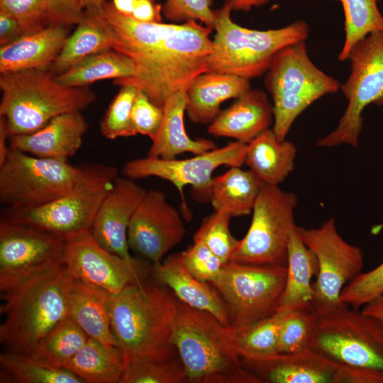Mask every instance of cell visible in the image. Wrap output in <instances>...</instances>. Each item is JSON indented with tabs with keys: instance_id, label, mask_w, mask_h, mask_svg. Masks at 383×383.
<instances>
[{
	"instance_id": "cell-1",
	"label": "cell",
	"mask_w": 383,
	"mask_h": 383,
	"mask_svg": "<svg viewBox=\"0 0 383 383\" xmlns=\"http://www.w3.org/2000/svg\"><path fill=\"white\" fill-rule=\"evenodd\" d=\"M101 11L115 35L113 50L133 62L134 73L115 79L114 84H131L163 108L173 94L187 91L194 79L206 72L212 51L210 28L196 21L180 24L144 23L118 12L105 1Z\"/></svg>"
},
{
	"instance_id": "cell-2",
	"label": "cell",
	"mask_w": 383,
	"mask_h": 383,
	"mask_svg": "<svg viewBox=\"0 0 383 383\" xmlns=\"http://www.w3.org/2000/svg\"><path fill=\"white\" fill-rule=\"evenodd\" d=\"M172 342L189 383H260L237 351L235 330L211 313L178 299L167 288Z\"/></svg>"
},
{
	"instance_id": "cell-3",
	"label": "cell",
	"mask_w": 383,
	"mask_h": 383,
	"mask_svg": "<svg viewBox=\"0 0 383 383\" xmlns=\"http://www.w3.org/2000/svg\"><path fill=\"white\" fill-rule=\"evenodd\" d=\"M73 277L64 265L31 275L1 291L0 342L6 351L27 353L70 316Z\"/></svg>"
},
{
	"instance_id": "cell-4",
	"label": "cell",
	"mask_w": 383,
	"mask_h": 383,
	"mask_svg": "<svg viewBox=\"0 0 383 383\" xmlns=\"http://www.w3.org/2000/svg\"><path fill=\"white\" fill-rule=\"evenodd\" d=\"M0 89V116L10 137L33 133L59 115L82 112L96 99L88 87L65 86L43 70L1 73Z\"/></svg>"
},
{
	"instance_id": "cell-5",
	"label": "cell",
	"mask_w": 383,
	"mask_h": 383,
	"mask_svg": "<svg viewBox=\"0 0 383 383\" xmlns=\"http://www.w3.org/2000/svg\"><path fill=\"white\" fill-rule=\"evenodd\" d=\"M166 295L165 286L144 280L113 294L111 329L124 366L137 360L178 356L172 342Z\"/></svg>"
},
{
	"instance_id": "cell-6",
	"label": "cell",
	"mask_w": 383,
	"mask_h": 383,
	"mask_svg": "<svg viewBox=\"0 0 383 383\" xmlns=\"http://www.w3.org/2000/svg\"><path fill=\"white\" fill-rule=\"evenodd\" d=\"M231 11L227 4L214 10L216 34L206 72L230 74L248 79L261 77L269 70L280 50L306 40L309 36V26L303 20L280 28L254 30L234 23Z\"/></svg>"
},
{
	"instance_id": "cell-7",
	"label": "cell",
	"mask_w": 383,
	"mask_h": 383,
	"mask_svg": "<svg viewBox=\"0 0 383 383\" xmlns=\"http://www.w3.org/2000/svg\"><path fill=\"white\" fill-rule=\"evenodd\" d=\"M265 84L272 99V130L285 140L297 117L313 102L340 89L335 78L310 59L306 40L283 48L274 57Z\"/></svg>"
},
{
	"instance_id": "cell-8",
	"label": "cell",
	"mask_w": 383,
	"mask_h": 383,
	"mask_svg": "<svg viewBox=\"0 0 383 383\" xmlns=\"http://www.w3.org/2000/svg\"><path fill=\"white\" fill-rule=\"evenodd\" d=\"M309 348L342 366L383 372V321L347 305L316 313Z\"/></svg>"
},
{
	"instance_id": "cell-9",
	"label": "cell",
	"mask_w": 383,
	"mask_h": 383,
	"mask_svg": "<svg viewBox=\"0 0 383 383\" xmlns=\"http://www.w3.org/2000/svg\"><path fill=\"white\" fill-rule=\"evenodd\" d=\"M84 165L68 160L38 157L10 148L0 165V203L4 209H26L45 205L74 190Z\"/></svg>"
},
{
	"instance_id": "cell-10",
	"label": "cell",
	"mask_w": 383,
	"mask_h": 383,
	"mask_svg": "<svg viewBox=\"0 0 383 383\" xmlns=\"http://www.w3.org/2000/svg\"><path fill=\"white\" fill-rule=\"evenodd\" d=\"M77 187L45 205L26 209H4L2 217L62 238L91 229L95 215L118 175L111 166L84 164Z\"/></svg>"
},
{
	"instance_id": "cell-11",
	"label": "cell",
	"mask_w": 383,
	"mask_h": 383,
	"mask_svg": "<svg viewBox=\"0 0 383 383\" xmlns=\"http://www.w3.org/2000/svg\"><path fill=\"white\" fill-rule=\"evenodd\" d=\"M347 60L350 73L340 89L348 106L335 128L316 141L320 148L357 147L364 109L372 104L383 105V31H373L356 43Z\"/></svg>"
},
{
	"instance_id": "cell-12",
	"label": "cell",
	"mask_w": 383,
	"mask_h": 383,
	"mask_svg": "<svg viewBox=\"0 0 383 383\" xmlns=\"http://www.w3.org/2000/svg\"><path fill=\"white\" fill-rule=\"evenodd\" d=\"M287 277V266L230 261L211 285L223 299L230 326L245 329L277 311Z\"/></svg>"
},
{
	"instance_id": "cell-13",
	"label": "cell",
	"mask_w": 383,
	"mask_h": 383,
	"mask_svg": "<svg viewBox=\"0 0 383 383\" xmlns=\"http://www.w3.org/2000/svg\"><path fill=\"white\" fill-rule=\"evenodd\" d=\"M297 196L279 185L262 184L249 229L231 261L287 266L289 235L296 226Z\"/></svg>"
},
{
	"instance_id": "cell-14",
	"label": "cell",
	"mask_w": 383,
	"mask_h": 383,
	"mask_svg": "<svg viewBox=\"0 0 383 383\" xmlns=\"http://www.w3.org/2000/svg\"><path fill=\"white\" fill-rule=\"evenodd\" d=\"M298 229L317 261L316 279L313 284V309L318 313L345 305L340 301V294L362 272L364 254L361 248L340 235L333 218L317 228L298 226Z\"/></svg>"
},
{
	"instance_id": "cell-15",
	"label": "cell",
	"mask_w": 383,
	"mask_h": 383,
	"mask_svg": "<svg viewBox=\"0 0 383 383\" xmlns=\"http://www.w3.org/2000/svg\"><path fill=\"white\" fill-rule=\"evenodd\" d=\"M247 144L233 141L187 159H161L147 156L127 162L122 169L123 176L133 179L156 177L171 182L181 195L187 218L190 213L183 190L190 185L197 196L210 199L212 174L219 167H240L245 163Z\"/></svg>"
},
{
	"instance_id": "cell-16",
	"label": "cell",
	"mask_w": 383,
	"mask_h": 383,
	"mask_svg": "<svg viewBox=\"0 0 383 383\" xmlns=\"http://www.w3.org/2000/svg\"><path fill=\"white\" fill-rule=\"evenodd\" d=\"M65 238L11 221H0V290L38 272L63 265Z\"/></svg>"
},
{
	"instance_id": "cell-17",
	"label": "cell",
	"mask_w": 383,
	"mask_h": 383,
	"mask_svg": "<svg viewBox=\"0 0 383 383\" xmlns=\"http://www.w3.org/2000/svg\"><path fill=\"white\" fill-rule=\"evenodd\" d=\"M62 262L70 274L102 288L112 294L143 280L137 260L129 261L100 245L90 229L65 238Z\"/></svg>"
},
{
	"instance_id": "cell-18",
	"label": "cell",
	"mask_w": 383,
	"mask_h": 383,
	"mask_svg": "<svg viewBox=\"0 0 383 383\" xmlns=\"http://www.w3.org/2000/svg\"><path fill=\"white\" fill-rule=\"evenodd\" d=\"M186 233L177 210L162 191H146L135 211L128 229L129 248L152 261L163 257L183 240Z\"/></svg>"
},
{
	"instance_id": "cell-19",
	"label": "cell",
	"mask_w": 383,
	"mask_h": 383,
	"mask_svg": "<svg viewBox=\"0 0 383 383\" xmlns=\"http://www.w3.org/2000/svg\"><path fill=\"white\" fill-rule=\"evenodd\" d=\"M146 190L134 179L118 176L94 218L91 233L111 253L135 261L129 252L128 229Z\"/></svg>"
},
{
	"instance_id": "cell-20",
	"label": "cell",
	"mask_w": 383,
	"mask_h": 383,
	"mask_svg": "<svg viewBox=\"0 0 383 383\" xmlns=\"http://www.w3.org/2000/svg\"><path fill=\"white\" fill-rule=\"evenodd\" d=\"M88 123L81 111L59 115L40 129L10 137V148L43 158L68 160L80 148Z\"/></svg>"
},
{
	"instance_id": "cell-21",
	"label": "cell",
	"mask_w": 383,
	"mask_h": 383,
	"mask_svg": "<svg viewBox=\"0 0 383 383\" xmlns=\"http://www.w3.org/2000/svg\"><path fill=\"white\" fill-rule=\"evenodd\" d=\"M236 99L218 113L209 124L208 132L248 144L273 125V106L260 89H250Z\"/></svg>"
},
{
	"instance_id": "cell-22",
	"label": "cell",
	"mask_w": 383,
	"mask_h": 383,
	"mask_svg": "<svg viewBox=\"0 0 383 383\" xmlns=\"http://www.w3.org/2000/svg\"><path fill=\"white\" fill-rule=\"evenodd\" d=\"M153 273L158 283L168 288L181 301L207 311L223 324L230 326L228 308L222 296L214 287L189 272L180 252L154 265Z\"/></svg>"
},
{
	"instance_id": "cell-23",
	"label": "cell",
	"mask_w": 383,
	"mask_h": 383,
	"mask_svg": "<svg viewBox=\"0 0 383 383\" xmlns=\"http://www.w3.org/2000/svg\"><path fill=\"white\" fill-rule=\"evenodd\" d=\"M246 365L261 382L270 383H332L338 367L311 349Z\"/></svg>"
},
{
	"instance_id": "cell-24",
	"label": "cell",
	"mask_w": 383,
	"mask_h": 383,
	"mask_svg": "<svg viewBox=\"0 0 383 383\" xmlns=\"http://www.w3.org/2000/svg\"><path fill=\"white\" fill-rule=\"evenodd\" d=\"M68 27L47 26L1 47L0 73L24 70H49L68 38Z\"/></svg>"
},
{
	"instance_id": "cell-25",
	"label": "cell",
	"mask_w": 383,
	"mask_h": 383,
	"mask_svg": "<svg viewBox=\"0 0 383 383\" xmlns=\"http://www.w3.org/2000/svg\"><path fill=\"white\" fill-rule=\"evenodd\" d=\"M112 296L102 288L73 278L68 296L69 315L89 337L118 346L111 329Z\"/></svg>"
},
{
	"instance_id": "cell-26",
	"label": "cell",
	"mask_w": 383,
	"mask_h": 383,
	"mask_svg": "<svg viewBox=\"0 0 383 383\" xmlns=\"http://www.w3.org/2000/svg\"><path fill=\"white\" fill-rule=\"evenodd\" d=\"M250 89V79L243 77L230 74L202 73L186 91V112L193 123L210 124L221 112L223 102L238 99Z\"/></svg>"
},
{
	"instance_id": "cell-27",
	"label": "cell",
	"mask_w": 383,
	"mask_h": 383,
	"mask_svg": "<svg viewBox=\"0 0 383 383\" xmlns=\"http://www.w3.org/2000/svg\"><path fill=\"white\" fill-rule=\"evenodd\" d=\"M187 101V92L184 90L166 100L161 125L152 140L147 156L170 160L185 152L199 155L216 148L211 140L192 139L188 135L184 123Z\"/></svg>"
},
{
	"instance_id": "cell-28",
	"label": "cell",
	"mask_w": 383,
	"mask_h": 383,
	"mask_svg": "<svg viewBox=\"0 0 383 383\" xmlns=\"http://www.w3.org/2000/svg\"><path fill=\"white\" fill-rule=\"evenodd\" d=\"M77 25L48 70L55 76L89 55L113 49L114 31L101 7L84 9L83 18Z\"/></svg>"
},
{
	"instance_id": "cell-29",
	"label": "cell",
	"mask_w": 383,
	"mask_h": 383,
	"mask_svg": "<svg viewBox=\"0 0 383 383\" xmlns=\"http://www.w3.org/2000/svg\"><path fill=\"white\" fill-rule=\"evenodd\" d=\"M317 270L316 257L304 244L296 226L289 238L287 277L277 311L313 308L312 279Z\"/></svg>"
},
{
	"instance_id": "cell-30",
	"label": "cell",
	"mask_w": 383,
	"mask_h": 383,
	"mask_svg": "<svg viewBox=\"0 0 383 383\" xmlns=\"http://www.w3.org/2000/svg\"><path fill=\"white\" fill-rule=\"evenodd\" d=\"M296 145L269 128L247 144L245 163L262 184L279 185L294 170Z\"/></svg>"
},
{
	"instance_id": "cell-31",
	"label": "cell",
	"mask_w": 383,
	"mask_h": 383,
	"mask_svg": "<svg viewBox=\"0 0 383 383\" xmlns=\"http://www.w3.org/2000/svg\"><path fill=\"white\" fill-rule=\"evenodd\" d=\"M262 183L250 170L231 167L223 174L213 178L210 201L214 211L231 217L252 213Z\"/></svg>"
},
{
	"instance_id": "cell-32",
	"label": "cell",
	"mask_w": 383,
	"mask_h": 383,
	"mask_svg": "<svg viewBox=\"0 0 383 383\" xmlns=\"http://www.w3.org/2000/svg\"><path fill=\"white\" fill-rule=\"evenodd\" d=\"M124 360L120 348L89 337L65 368L84 383H120Z\"/></svg>"
},
{
	"instance_id": "cell-33",
	"label": "cell",
	"mask_w": 383,
	"mask_h": 383,
	"mask_svg": "<svg viewBox=\"0 0 383 383\" xmlns=\"http://www.w3.org/2000/svg\"><path fill=\"white\" fill-rule=\"evenodd\" d=\"M133 73L131 60L111 49L87 57L57 75L56 78L65 86L82 87L101 79L128 78Z\"/></svg>"
},
{
	"instance_id": "cell-34",
	"label": "cell",
	"mask_w": 383,
	"mask_h": 383,
	"mask_svg": "<svg viewBox=\"0 0 383 383\" xmlns=\"http://www.w3.org/2000/svg\"><path fill=\"white\" fill-rule=\"evenodd\" d=\"M0 367L1 383H84L67 368L54 367L17 352L1 353Z\"/></svg>"
},
{
	"instance_id": "cell-35",
	"label": "cell",
	"mask_w": 383,
	"mask_h": 383,
	"mask_svg": "<svg viewBox=\"0 0 383 383\" xmlns=\"http://www.w3.org/2000/svg\"><path fill=\"white\" fill-rule=\"evenodd\" d=\"M88 338L89 336L69 316L26 354L50 366L65 368Z\"/></svg>"
},
{
	"instance_id": "cell-36",
	"label": "cell",
	"mask_w": 383,
	"mask_h": 383,
	"mask_svg": "<svg viewBox=\"0 0 383 383\" xmlns=\"http://www.w3.org/2000/svg\"><path fill=\"white\" fill-rule=\"evenodd\" d=\"M282 312L276 311L242 331L235 330V344L245 364L274 358L279 351V331Z\"/></svg>"
},
{
	"instance_id": "cell-37",
	"label": "cell",
	"mask_w": 383,
	"mask_h": 383,
	"mask_svg": "<svg viewBox=\"0 0 383 383\" xmlns=\"http://www.w3.org/2000/svg\"><path fill=\"white\" fill-rule=\"evenodd\" d=\"M345 16V41L338 55L340 61L347 60L352 48L375 30L383 31V15L377 0H338Z\"/></svg>"
},
{
	"instance_id": "cell-38",
	"label": "cell",
	"mask_w": 383,
	"mask_h": 383,
	"mask_svg": "<svg viewBox=\"0 0 383 383\" xmlns=\"http://www.w3.org/2000/svg\"><path fill=\"white\" fill-rule=\"evenodd\" d=\"M120 383H189L179 356L168 359H141L128 363Z\"/></svg>"
},
{
	"instance_id": "cell-39",
	"label": "cell",
	"mask_w": 383,
	"mask_h": 383,
	"mask_svg": "<svg viewBox=\"0 0 383 383\" xmlns=\"http://www.w3.org/2000/svg\"><path fill=\"white\" fill-rule=\"evenodd\" d=\"M282 312L279 331V351L293 353L309 348L317 313L313 308H299Z\"/></svg>"
},
{
	"instance_id": "cell-40",
	"label": "cell",
	"mask_w": 383,
	"mask_h": 383,
	"mask_svg": "<svg viewBox=\"0 0 383 383\" xmlns=\"http://www.w3.org/2000/svg\"><path fill=\"white\" fill-rule=\"evenodd\" d=\"M231 218L226 213L214 211L203 219L194 235V241L204 243L223 264L231 261L240 244L229 228Z\"/></svg>"
},
{
	"instance_id": "cell-41",
	"label": "cell",
	"mask_w": 383,
	"mask_h": 383,
	"mask_svg": "<svg viewBox=\"0 0 383 383\" xmlns=\"http://www.w3.org/2000/svg\"><path fill=\"white\" fill-rule=\"evenodd\" d=\"M100 123V132L108 139L135 135L131 122V111L138 89L133 85L120 86Z\"/></svg>"
},
{
	"instance_id": "cell-42",
	"label": "cell",
	"mask_w": 383,
	"mask_h": 383,
	"mask_svg": "<svg viewBox=\"0 0 383 383\" xmlns=\"http://www.w3.org/2000/svg\"><path fill=\"white\" fill-rule=\"evenodd\" d=\"M383 295V262L350 282L340 294L343 304L356 309Z\"/></svg>"
},
{
	"instance_id": "cell-43",
	"label": "cell",
	"mask_w": 383,
	"mask_h": 383,
	"mask_svg": "<svg viewBox=\"0 0 383 383\" xmlns=\"http://www.w3.org/2000/svg\"><path fill=\"white\" fill-rule=\"evenodd\" d=\"M0 11L13 16L19 23L23 35L32 34L47 26V0H0Z\"/></svg>"
},
{
	"instance_id": "cell-44",
	"label": "cell",
	"mask_w": 383,
	"mask_h": 383,
	"mask_svg": "<svg viewBox=\"0 0 383 383\" xmlns=\"http://www.w3.org/2000/svg\"><path fill=\"white\" fill-rule=\"evenodd\" d=\"M182 262L196 279L212 283L219 276L223 262L208 247L201 242L194 241L186 250L181 252Z\"/></svg>"
},
{
	"instance_id": "cell-45",
	"label": "cell",
	"mask_w": 383,
	"mask_h": 383,
	"mask_svg": "<svg viewBox=\"0 0 383 383\" xmlns=\"http://www.w3.org/2000/svg\"><path fill=\"white\" fill-rule=\"evenodd\" d=\"M213 0H166L162 5V13L165 17L174 21H199L203 25L213 29L214 10L211 6Z\"/></svg>"
},
{
	"instance_id": "cell-46",
	"label": "cell",
	"mask_w": 383,
	"mask_h": 383,
	"mask_svg": "<svg viewBox=\"0 0 383 383\" xmlns=\"http://www.w3.org/2000/svg\"><path fill=\"white\" fill-rule=\"evenodd\" d=\"M163 118V109L155 105L143 91L138 90L132 111L131 122L135 135L140 134L152 140Z\"/></svg>"
},
{
	"instance_id": "cell-47",
	"label": "cell",
	"mask_w": 383,
	"mask_h": 383,
	"mask_svg": "<svg viewBox=\"0 0 383 383\" xmlns=\"http://www.w3.org/2000/svg\"><path fill=\"white\" fill-rule=\"evenodd\" d=\"M48 26L69 27L83 18L84 8L82 0H47Z\"/></svg>"
},
{
	"instance_id": "cell-48",
	"label": "cell",
	"mask_w": 383,
	"mask_h": 383,
	"mask_svg": "<svg viewBox=\"0 0 383 383\" xmlns=\"http://www.w3.org/2000/svg\"><path fill=\"white\" fill-rule=\"evenodd\" d=\"M383 383V372L374 369L338 365L332 383Z\"/></svg>"
},
{
	"instance_id": "cell-49",
	"label": "cell",
	"mask_w": 383,
	"mask_h": 383,
	"mask_svg": "<svg viewBox=\"0 0 383 383\" xmlns=\"http://www.w3.org/2000/svg\"><path fill=\"white\" fill-rule=\"evenodd\" d=\"M162 13V5L156 0H138L131 18L144 23H160Z\"/></svg>"
},
{
	"instance_id": "cell-50",
	"label": "cell",
	"mask_w": 383,
	"mask_h": 383,
	"mask_svg": "<svg viewBox=\"0 0 383 383\" xmlns=\"http://www.w3.org/2000/svg\"><path fill=\"white\" fill-rule=\"evenodd\" d=\"M23 35L18 21L11 15L0 11V45H8Z\"/></svg>"
},
{
	"instance_id": "cell-51",
	"label": "cell",
	"mask_w": 383,
	"mask_h": 383,
	"mask_svg": "<svg viewBox=\"0 0 383 383\" xmlns=\"http://www.w3.org/2000/svg\"><path fill=\"white\" fill-rule=\"evenodd\" d=\"M232 10L248 12L252 8L260 7L267 4L270 0H224Z\"/></svg>"
},
{
	"instance_id": "cell-52",
	"label": "cell",
	"mask_w": 383,
	"mask_h": 383,
	"mask_svg": "<svg viewBox=\"0 0 383 383\" xmlns=\"http://www.w3.org/2000/svg\"><path fill=\"white\" fill-rule=\"evenodd\" d=\"M10 138L7 131L5 119L0 116V165L4 163L9 152L7 140Z\"/></svg>"
},
{
	"instance_id": "cell-53",
	"label": "cell",
	"mask_w": 383,
	"mask_h": 383,
	"mask_svg": "<svg viewBox=\"0 0 383 383\" xmlns=\"http://www.w3.org/2000/svg\"><path fill=\"white\" fill-rule=\"evenodd\" d=\"M362 311L383 321V295L365 305Z\"/></svg>"
},
{
	"instance_id": "cell-54",
	"label": "cell",
	"mask_w": 383,
	"mask_h": 383,
	"mask_svg": "<svg viewBox=\"0 0 383 383\" xmlns=\"http://www.w3.org/2000/svg\"><path fill=\"white\" fill-rule=\"evenodd\" d=\"M138 0H111L116 10L123 16L131 18Z\"/></svg>"
},
{
	"instance_id": "cell-55",
	"label": "cell",
	"mask_w": 383,
	"mask_h": 383,
	"mask_svg": "<svg viewBox=\"0 0 383 383\" xmlns=\"http://www.w3.org/2000/svg\"><path fill=\"white\" fill-rule=\"evenodd\" d=\"M106 0H82L84 9L100 8Z\"/></svg>"
},
{
	"instance_id": "cell-56",
	"label": "cell",
	"mask_w": 383,
	"mask_h": 383,
	"mask_svg": "<svg viewBox=\"0 0 383 383\" xmlns=\"http://www.w3.org/2000/svg\"><path fill=\"white\" fill-rule=\"evenodd\" d=\"M382 228H383V223L373 227V228L372 229V233L373 234H376V233H379L382 230Z\"/></svg>"
},
{
	"instance_id": "cell-57",
	"label": "cell",
	"mask_w": 383,
	"mask_h": 383,
	"mask_svg": "<svg viewBox=\"0 0 383 383\" xmlns=\"http://www.w3.org/2000/svg\"><path fill=\"white\" fill-rule=\"evenodd\" d=\"M377 1H381V0H377Z\"/></svg>"
}]
</instances>
